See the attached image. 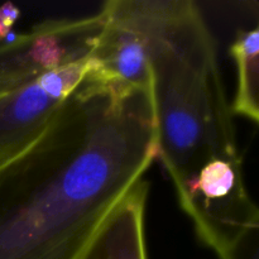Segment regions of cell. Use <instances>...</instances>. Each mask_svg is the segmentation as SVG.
Here are the masks:
<instances>
[{
	"mask_svg": "<svg viewBox=\"0 0 259 259\" xmlns=\"http://www.w3.org/2000/svg\"><path fill=\"white\" fill-rule=\"evenodd\" d=\"M148 187L147 180L142 179L129 190L81 259H148L144 237Z\"/></svg>",
	"mask_w": 259,
	"mask_h": 259,
	"instance_id": "7",
	"label": "cell"
},
{
	"mask_svg": "<svg viewBox=\"0 0 259 259\" xmlns=\"http://www.w3.org/2000/svg\"><path fill=\"white\" fill-rule=\"evenodd\" d=\"M237 67V90L230 110L254 124L259 120V28L240 29L230 46Z\"/></svg>",
	"mask_w": 259,
	"mask_h": 259,
	"instance_id": "8",
	"label": "cell"
},
{
	"mask_svg": "<svg viewBox=\"0 0 259 259\" xmlns=\"http://www.w3.org/2000/svg\"><path fill=\"white\" fill-rule=\"evenodd\" d=\"M104 27V14L47 19L0 43V94L51 71L86 60Z\"/></svg>",
	"mask_w": 259,
	"mask_h": 259,
	"instance_id": "4",
	"label": "cell"
},
{
	"mask_svg": "<svg viewBox=\"0 0 259 259\" xmlns=\"http://www.w3.org/2000/svg\"><path fill=\"white\" fill-rule=\"evenodd\" d=\"M157 157L176 194L215 159L242 158L215 40L192 0H148Z\"/></svg>",
	"mask_w": 259,
	"mask_h": 259,
	"instance_id": "2",
	"label": "cell"
},
{
	"mask_svg": "<svg viewBox=\"0 0 259 259\" xmlns=\"http://www.w3.org/2000/svg\"><path fill=\"white\" fill-rule=\"evenodd\" d=\"M197 237L220 259L259 232V212L244 184L242 158L215 159L177 194Z\"/></svg>",
	"mask_w": 259,
	"mask_h": 259,
	"instance_id": "3",
	"label": "cell"
},
{
	"mask_svg": "<svg viewBox=\"0 0 259 259\" xmlns=\"http://www.w3.org/2000/svg\"><path fill=\"white\" fill-rule=\"evenodd\" d=\"M100 12L104 27L88 77L114 89H149L148 0H108Z\"/></svg>",
	"mask_w": 259,
	"mask_h": 259,
	"instance_id": "6",
	"label": "cell"
},
{
	"mask_svg": "<svg viewBox=\"0 0 259 259\" xmlns=\"http://www.w3.org/2000/svg\"><path fill=\"white\" fill-rule=\"evenodd\" d=\"M93 68L90 58L0 94V166L27 149Z\"/></svg>",
	"mask_w": 259,
	"mask_h": 259,
	"instance_id": "5",
	"label": "cell"
},
{
	"mask_svg": "<svg viewBox=\"0 0 259 259\" xmlns=\"http://www.w3.org/2000/svg\"><path fill=\"white\" fill-rule=\"evenodd\" d=\"M20 17V9L13 3L8 2L0 5V43L5 40L13 25L17 23Z\"/></svg>",
	"mask_w": 259,
	"mask_h": 259,
	"instance_id": "9",
	"label": "cell"
},
{
	"mask_svg": "<svg viewBox=\"0 0 259 259\" xmlns=\"http://www.w3.org/2000/svg\"><path fill=\"white\" fill-rule=\"evenodd\" d=\"M157 158L149 89L85 80L0 166V259H81Z\"/></svg>",
	"mask_w": 259,
	"mask_h": 259,
	"instance_id": "1",
	"label": "cell"
}]
</instances>
